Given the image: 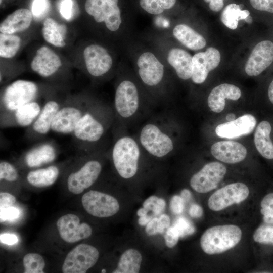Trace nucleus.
Wrapping results in <instances>:
<instances>
[{"label":"nucleus","mask_w":273,"mask_h":273,"mask_svg":"<svg viewBox=\"0 0 273 273\" xmlns=\"http://www.w3.org/2000/svg\"><path fill=\"white\" fill-rule=\"evenodd\" d=\"M115 117L113 107L95 101L77 124L72 133L73 146L78 154L103 149L100 146Z\"/></svg>","instance_id":"nucleus-1"},{"label":"nucleus","mask_w":273,"mask_h":273,"mask_svg":"<svg viewBox=\"0 0 273 273\" xmlns=\"http://www.w3.org/2000/svg\"><path fill=\"white\" fill-rule=\"evenodd\" d=\"M115 136L110 149L112 162L120 176L129 179L137 173L142 148L138 140L131 136Z\"/></svg>","instance_id":"nucleus-2"},{"label":"nucleus","mask_w":273,"mask_h":273,"mask_svg":"<svg viewBox=\"0 0 273 273\" xmlns=\"http://www.w3.org/2000/svg\"><path fill=\"white\" fill-rule=\"evenodd\" d=\"M138 141L143 150L157 158L164 157L174 149L173 141L165 125L156 121L145 123L139 133Z\"/></svg>","instance_id":"nucleus-3"},{"label":"nucleus","mask_w":273,"mask_h":273,"mask_svg":"<svg viewBox=\"0 0 273 273\" xmlns=\"http://www.w3.org/2000/svg\"><path fill=\"white\" fill-rule=\"evenodd\" d=\"M95 102L83 96L65 100L54 119L51 130L62 134H72L79 121Z\"/></svg>","instance_id":"nucleus-4"},{"label":"nucleus","mask_w":273,"mask_h":273,"mask_svg":"<svg viewBox=\"0 0 273 273\" xmlns=\"http://www.w3.org/2000/svg\"><path fill=\"white\" fill-rule=\"evenodd\" d=\"M241 237V230L237 225L214 226L208 229L203 234L200 239V245L206 254H219L235 246Z\"/></svg>","instance_id":"nucleus-5"},{"label":"nucleus","mask_w":273,"mask_h":273,"mask_svg":"<svg viewBox=\"0 0 273 273\" xmlns=\"http://www.w3.org/2000/svg\"><path fill=\"white\" fill-rule=\"evenodd\" d=\"M140 96L136 85L129 80H124L118 85L114 96L115 120L128 121L135 117L141 109Z\"/></svg>","instance_id":"nucleus-6"},{"label":"nucleus","mask_w":273,"mask_h":273,"mask_svg":"<svg viewBox=\"0 0 273 273\" xmlns=\"http://www.w3.org/2000/svg\"><path fill=\"white\" fill-rule=\"evenodd\" d=\"M40 88L35 82L18 80L4 89L1 97L0 113L14 110L27 103L36 101Z\"/></svg>","instance_id":"nucleus-7"},{"label":"nucleus","mask_w":273,"mask_h":273,"mask_svg":"<svg viewBox=\"0 0 273 273\" xmlns=\"http://www.w3.org/2000/svg\"><path fill=\"white\" fill-rule=\"evenodd\" d=\"M102 149L86 154V159L83 163L68 174L66 183L70 192L75 194H80L97 180L102 171V165L97 156Z\"/></svg>","instance_id":"nucleus-8"},{"label":"nucleus","mask_w":273,"mask_h":273,"mask_svg":"<svg viewBox=\"0 0 273 273\" xmlns=\"http://www.w3.org/2000/svg\"><path fill=\"white\" fill-rule=\"evenodd\" d=\"M64 101L57 99L47 101L34 121L26 127L24 138L30 142L43 141L51 130L54 119Z\"/></svg>","instance_id":"nucleus-9"},{"label":"nucleus","mask_w":273,"mask_h":273,"mask_svg":"<svg viewBox=\"0 0 273 273\" xmlns=\"http://www.w3.org/2000/svg\"><path fill=\"white\" fill-rule=\"evenodd\" d=\"M118 0H86V12L98 23L104 22L111 31H117L122 22Z\"/></svg>","instance_id":"nucleus-10"},{"label":"nucleus","mask_w":273,"mask_h":273,"mask_svg":"<svg viewBox=\"0 0 273 273\" xmlns=\"http://www.w3.org/2000/svg\"><path fill=\"white\" fill-rule=\"evenodd\" d=\"M99 256V251L95 247L86 244H79L67 255L62 266V272L85 273L96 264Z\"/></svg>","instance_id":"nucleus-11"},{"label":"nucleus","mask_w":273,"mask_h":273,"mask_svg":"<svg viewBox=\"0 0 273 273\" xmlns=\"http://www.w3.org/2000/svg\"><path fill=\"white\" fill-rule=\"evenodd\" d=\"M81 201L84 209L97 217L111 216L119 210V204L116 198L97 191L90 190L85 193Z\"/></svg>","instance_id":"nucleus-12"},{"label":"nucleus","mask_w":273,"mask_h":273,"mask_svg":"<svg viewBox=\"0 0 273 273\" xmlns=\"http://www.w3.org/2000/svg\"><path fill=\"white\" fill-rule=\"evenodd\" d=\"M249 194V188L245 184L240 182L230 184L216 191L209 197L208 206L213 211H220L244 201Z\"/></svg>","instance_id":"nucleus-13"},{"label":"nucleus","mask_w":273,"mask_h":273,"mask_svg":"<svg viewBox=\"0 0 273 273\" xmlns=\"http://www.w3.org/2000/svg\"><path fill=\"white\" fill-rule=\"evenodd\" d=\"M226 172V167L218 162L205 164L191 178L192 188L199 193H207L215 189Z\"/></svg>","instance_id":"nucleus-14"},{"label":"nucleus","mask_w":273,"mask_h":273,"mask_svg":"<svg viewBox=\"0 0 273 273\" xmlns=\"http://www.w3.org/2000/svg\"><path fill=\"white\" fill-rule=\"evenodd\" d=\"M42 107L36 101L25 104L10 111L0 113V127H28L32 124L41 111Z\"/></svg>","instance_id":"nucleus-15"},{"label":"nucleus","mask_w":273,"mask_h":273,"mask_svg":"<svg viewBox=\"0 0 273 273\" xmlns=\"http://www.w3.org/2000/svg\"><path fill=\"white\" fill-rule=\"evenodd\" d=\"M59 150L54 141H41L24 152L21 158L25 166L37 168L54 161Z\"/></svg>","instance_id":"nucleus-16"},{"label":"nucleus","mask_w":273,"mask_h":273,"mask_svg":"<svg viewBox=\"0 0 273 273\" xmlns=\"http://www.w3.org/2000/svg\"><path fill=\"white\" fill-rule=\"evenodd\" d=\"M273 63V42L264 40L253 48L245 66L246 74L256 76L261 74Z\"/></svg>","instance_id":"nucleus-17"},{"label":"nucleus","mask_w":273,"mask_h":273,"mask_svg":"<svg viewBox=\"0 0 273 273\" xmlns=\"http://www.w3.org/2000/svg\"><path fill=\"white\" fill-rule=\"evenodd\" d=\"M83 57L87 71L93 77L103 76L112 67L113 61L111 56L101 46H88L83 51Z\"/></svg>","instance_id":"nucleus-18"},{"label":"nucleus","mask_w":273,"mask_h":273,"mask_svg":"<svg viewBox=\"0 0 273 273\" xmlns=\"http://www.w3.org/2000/svg\"><path fill=\"white\" fill-rule=\"evenodd\" d=\"M221 55L214 47H209L205 52L195 54L193 57V70L191 79L195 84H201L206 79L209 72L219 64Z\"/></svg>","instance_id":"nucleus-19"},{"label":"nucleus","mask_w":273,"mask_h":273,"mask_svg":"<svg viewBox=\"0 0 273 273\" xmlns=\"http://www.w3.org/2000/svg\"><path fill=\"white\" fill-rule=\"evenodd\" d=\"M138 73L142 82L149 87H155L159 84L163 77V65L156 56L149 52H144L137 61Z\"/></svg>","instance_id":"nucleus-20"},{"label":"nucleus","mask_w":273,"mask_h":273,"mask_svg":"<svg viewBox=\"0 0 273 273\" xmlns=\"http://www.w3.org/2000/svg\"><path fill=\"white\" fill-rule=\"evenodd\" d=\"M57 226L62 239L68 243H74L89 237L92 233L90 225L80 223L79 217L68 214L59 218Z\"/></svg>","instance_id":"nucleus-21"},{"label":"nucleus","mask_w":273,"mask_h":273,"mask_svg":"<svg viewBox=\"0 0 273 273\" xmlns=\"http://www.w3.org/2000/svg\"><path fill=\"white\" fill-rule=\"evenodd\" d=\"M256 125V120L251 114H245L236 119L218 125L216 134L223 138L234 139L247 135L253 131Z\"/></svg>","instance_id":"nucleus-22"},{"label":"nucleus","mask_w":273,"mask_h":273,"mask_svg":"<svg viewBox=\"0 0 273 273\" xmlns=\"http://www.w3.org/2000/svg\"><path fill=\"white\" fill-rule=\"evenodd\" d=\"M62 65L59 57L46 46L40 48L31 62V69L40 76L48 78L54 75Z\"/></svg>","instance_id":"nucleus-23"},{"label":"nucleus","mask_w":273,"mask_h":273,"mask_svg":"<svg viewBox=\"0 0 273 273\" xmlns=\"http://www.w3.org/2000/svg\"><path fill=\"white\" fill-rule=\"evenodd\" d=\"M210 151L216 159L229 164L243 161L247 153L244 145L233 141L217 142L212 145Z\"/></svg>","instance_id":"nucleus-24"},{"label":"nucleus","mask_w":273,"mask_h":273,"mask_svg":"<svg viewBox=\"0 0 273 273\" xmlns=\"http://www.w3.org/2000/svg\"><path fill=\"white\" fill-rule=\"evenodd\" d=\"M241 96L240 88L233 84H221L215 87L208 97V105L210 110L215 113H220L224 108L225 100H237Z\"/></svg>","instance_id":"nucleus-25"},{"label":"nucleus","mask_w":273,"mask_h":273,"mask_svg":"<svg viewBox=\"0 0 273 273\" xmlns=\"http://www.w3.org/2000/svg\"><path fill=\"white\" fill-rule=\"evenodd\" d=\"M32 20L31 11L25 8L16 10L9 15L1 23V33L13 34L28 29Z\"/></svg>","instance_id":"nucleus-26"},{"label":"nucleus","mask_w":273,"mask_h":273,"mask_svg":"<svg viewBox=\"0 0 273 273\" xmlns=\"http://www.w3.org/2000/svg\"><path fill=\"white\" fill-rule=\"evenodd\" d=\"M168 63L174 69L177 75L183 80L191 78L193 70V57L180 48H173L168 53Z\"/></svg>","instance_id":"nucleus-27"},{"label":"nucleus","mask_w":273,"mask_h":273,"mask_svg":"<svg viewBox=\"0 0 273 273\" xmlns=\"http://www.w3.org/2000/svg\"><path fill=\"white\" fill-rule=\"evenodd\" d=\"M272 127L268 120H263L257 125L254 137L255 146L259 153L264 158L273 160Z\"/></svg>","instance_id":"nucleus-28"},{"label":"nucleus","mask_w":273,"mask_h":273,"mask_svg":"<svg viewBox=\"0 0 273 273\" xmlns=\"http://www.w3.org/2000/svg\"><path fill=\"white\" fill-rule=\"evenodd\" d=\"M173 34L182 44L192 50H201L206 44V40L201 34L184 24L175 26Z\"/></svg>","instance_id":"nucleus-29"},{"label":"nucleus","mask_w":273,"mask_h":273,"mask_svg":"<svg viewBox=\"0 0 273 273\" xmlns=\"http://www.w3.org/2000/svg\"><path fill=\"white\" fill-rule=\"evenodd\" d=\"M59 174V167L53 165L46 168L31 170L27 173L25 178L30 185L37 188H42L53 185Z\"/></svg>","instance_id":"nucleus-30"},{"label":"nucleus","mask_w":273,"mask_h":273,"mask_svg":"<svg viewBox=\"0 0 273 273\" xmlns=\"http://www.w3.org/2000/svg\"><path fill=\"white\" fill-rule=\"evenodd\" d=\"M66 32V26L58 24L51 18L46 19L42 29L44 39L48 43L57 47H63L66 43L64 41Z\"/></svg>","instance_id":"nucleus-31"},{"label":"nucleus","mask_w":273,"mask_h":273,"mask_svg":"<svg viewBox=\"0 0 273 273\" xmlns=\"http://www.w3.org/2000/svg\"><path fill=\"white\" fill-rule=\"evenodd\" d=\"M142 260L141 253L134 249L125 251L121 256L117 267L113 273H138Z\"/></svg>","instance_id":"nucleus-32"},{"label":"nucleus","mask_w":273,"mask_h":273,"mask_svg":"<svg viewBox=\"0 0 273 273\" xmlns=\"http://www.w3.org/2000/svg\"><path fill=\"white\" fill-rule=\"evenodd\" d=\"M249 15L250 12L248 10H242L239 5L232 3L228 5L223 9L221 20L228 28L234 30L238 27V21L245 20Z\"/></svg>","instance_id":"nucleus-33"},{"label":"nucleus","mask_w":273,"mask_h":273,"mask_svg":"<svg viewBox=\"0 0 273 273\" xmlns=\"http://www.w3.org/2000/svg\"><path fill=\"white\" fill-rule=\"evenodd\" d=\"M21 43L20 38L15 35L0 34V56L11 58L18 52Z\"/></svg>","instance_id":"nucleus-34"},{"label":"nucleus","mask_w":273,"mask_h":273,"mask_svg":"<svg viewBox=\"0 0 273 273\" xmlns=\"http://www.w3.org/2000/svg\"><path fill=\"white\" fill-rule=\"evenodd\" d=\"M176 0H140L141 7L151 14L158 15L172 8Z\"/></svg>","instance_id":"nucleus-35"},{"label":"nucleus","mask_w":273,"mask_h":273,"mask_svg":"<svg viewBox=\"0 0 273 273\" xmlns=\"http://www.w3.org/2000/svg\"><path fill=\"white\" fill-rule=\"evenodd\" d=\"M25 273H43L45 262L43 257L37 253H28L23 259Z\"/></svg>","instance_id":"nucleus-36"},{"label":"nucleus","mask_w":273,"mask_h":273,"mask_svg":"<svg viewBox=\"0 0 273 273\" xmlns=\"http://www.w3.org/2000/svg\"><path fill=\"white\" fill-rule=\"evenodd\" d=\"M253 239L260 244L273 245V224L264 223L260 225L253 234Z\"/></svg>","instance_id":"nucleus-37"},{"label":"nucleus","mask_w":273,"mask_h":273,"mask_svg":"<svg viewBox=\"0 0 273 273\" xmlns=\"http://www.w3.org/2000/svg\"><path fill=\"white\" fill-rule=\"evenodd\" d=\"M260 212L264 223L273 224V192L265 195L260 203Z\"/></svg>","instance_id":"nucleus-38"},{"label":"nucleus","mask_w":273,"mask_h":273,"mask_svg":"<svg viewBox=\"0 0 273 273\" xmlns=\"http://www.w3.org/2000/svg\"><path fill=\"white\" fill-rule=\"evenodd\" d=\"M19 178V174L13 164L6 161L0 163V179L8 182L16 181Z\"/></svg>","instance_id":"nucleus-39"},{"label":"nucleus","mask_w":273,"mask_h":273,"mask_svg":"<svg viewBox=\"0 0 273 273\" xmlns=\"http://www.w3.org/2000/svg\"><path fill=\"white\" fill-rule=\"evenodd\" d=\"M173 225L178 230L180 237L183 238L192 235L195 232L194 225L189 220L183 217L178 218Z\"/></svg>","instance_id":"nucleus-40"},{"label":"nucleus","mask_w":273,"mask_h":273,"mask_svg":"<svg viewBox=\"0 0 273 273\" xmlns=\"http://www.w3.org/2000/svg\"><path fill=\"white\" fill-rule=\"evenodd\" d=\"M20 215V211L18 208L13 206L0 208L1 222L13 221L17 219Z\"/></svg>","instance_id":"nucleus-41"},{"label":"nucleus","mask_w":273,"mask_h":273,"mask_svg":"<svg viewBox=\"0 0 273 273\" xmlns=\"http://www.w3.org/2000/svg\"><path fill=\"white\" fill-rule=\"evenodd\" d=\"M249 2L256 10L273 14V0H249Z\"/></svg>","instance_id":"nucleus-42"},{"label":"nucleus","mask_w":273,"mask_h":273,"mask_svg":"<svg viewBox=\"0 0 273 273\" xmlns=\"http://www.w3.org/2000/svg\"><path fill=\"white\" fill-rule=\"evenodd\" d=\"M179 237V233L174 225L169 227L164 235L166 246L169 248L174 247L177 244Z\"/></svg>","instance_id":"nucleus-43"},{"label":"nucleus","mask_w":273,"mask_h":273,"mask_svg":"<svg viewBox=\"0 0 273 273\" xmlns=\"http://www.w3.org/2000/svg\"><path fill=\"white\" fill-rule=\"evenodd\" d=\"M47 0H34L32 6V13L36 18H40L48 9Z\"/></svg>","instance_id":"nucleus-44"},{"label":"nucleus","mask_w":273,"mask_h":273,"mask_svg":"<svg viewBox=\"0 0 273 273\" xmlns=\"http://www.w3.org/2000/svg\"><path fill=\"white\" fill-rule=\"evenodd\" d=\"M145 231L148 235L152 236L158 233L163 234L165 230L161 225L159 218L155 217L146 225Z\"/></svg>","instance_id":"nucleus-45"},{"label":"nucleus","mask_w":273,"mask_h":273,"mask_svg":"<svg viewBox=\"0 0 273 273\" xmlns=\"http://www.w3.org/2000/svg\"><path fill=\"white\" fill-rule=\"evenodd\" d=\"M184 200L181 196L174 195L170 202V208L174 214H180L184 210Z\"/></svg>","instance_id":"nucleus-46"},{"label":"nucleus","mask_w":273,"mask_h":273,"mask_svg":"<svg viewBox=\"0 0 273 273\" xmlns=\"http://www.w3.org/2000/svg\"><path fill=\"white\" fill-rule=\"evenodd\" d=\"M72 1L62 0L60 7V12L62 17L66 20H70L72 16Z\"/></svg>","instance_id":"nucleus-47"},{"label":"nucleus","mask_w":273,"mask_h":273,"mask_svg":"<svg viewBox=\"0 0 273 273\" xmlns=\"http://www.w3.org/2000/svg\"><path fill=\"white\" fill-rule=\"evenodd\" d=\"M16 202L15 197L8 193L1 192L0 208L13 206Z\"/></svg>","instance_id":"nucleus-48"},{"label":"nucleus","mask_w":273,"mask_h":273,"mask_svg":"<svg viewBox=\"0 0 273 273\" xmlns=\"http://www.w3.org/2000/svg\"><path fill=\"white\" fill-rule=\"evenodd\" d=\"M0 240L3 244L9 245L15 244L18 242V239L16 235L9 233L1 234Z\"/></svg>","instance_id":"nucleus-49"},{"label":"nucleus","mask_w":273,"mask_h":273,"mask_svg":"<svg viewBox=\"0 0 273 273\" xmlns=\"http://www.w3.org/2000/svg\"><path fill=\"white\" fill-rule=\"evenodd\" d=\"M225 0H204L209 5V9L215 12L220 11L224 6Z\"/></svg>","instance_id":"nucleus-50"},{"label":"nucleus","mask_w":273,"mask_h":273,"mask_svg":"<svg viewBox=\"0 0 273 273\" xmlns=\"http://www.w3.org/2000/svg\"><path fill=\"white\" fill-rule=\"evenodd\" d=\"M189 212L192 217L197 218L202 216L203 209L200 205L194 204L190 207Z\"/></svg>","instance_id":"nucleus-51"},{"label":"nucleus","mask_w":273,"mask_h":273,"mask_svg":"<svg viewBox=\"0 0 273 273\" xmlns=\"http://www.w3.org/2000/svg\"><path fill=\"white\" fill-rule=\"evenodd\" d=\"M158 198H159L156 196H151L149 197L143 202V207L148 211L149 210L152 211L154 207L157 203Z\"/></svg>","instance_id":"nucleus-52"},{"label":"nucleus","mask_w":273,"mask_h":273,"mask_svg":"<svg viewBox=\"0 0 273 273\" xmlns=\"http://www.w3.org/2000/svg\"><path fill=\"white\" fill-rule=\"evenodd\" d=\"M166 206V202L163 199L158 198L157 203L154 207L152 211L155 215L160 214L164 210Z\"/></svg>","instance_id":"nucleus-53"},{"label":"nucleus","mask_w":273,"mask_h":273,"mask_svg":"<svg viewBox=\"0 0 273 273\" xmlns=\"http://www.w3.org/2000/svg\"><path fill=\"white\" fill-rule=\"evenodd\" d=\"M159 220L162 227L164 229H168L170 226V220L169 217L165 214H161L159 218Z\"/></svg>","instance_id":"nucleus-54"},{"label":"nucleus","mask_w":273,"mask_h":273,"mask_svg":"<svg viewBox=\"0 0 273 273\" xmlns=\"http://www.w3.org/2000/svg\"><path fill=\"white\" fill-rule=\"evenodd\" d=\"M152 219V216L147 214L140 217L138 219V223L140 225L143 226L146 225Z\"/></svg>","instance_id":"nucleus-55"},{"label":"nucleus","mask_w":273,"mask_h":273,"mask_svg":"<svg viewBox=\"0 0 273 273\" xmlns=\"http://www.w3.org/2000/svg\"><path fill=\"white\" fill-rule=\"evenodd\" d=\"M267 97L269 102L273 105V79L268 86Z\"/></svg>","instance_id":"nucleus-56"},{"label":"nucleus","mask_w":273,"mask_h":273,"mask_svg":"<svg viewBox=\"0 0 273 273\" xmlns=\"http://www.w3.org/2000/svg\"><path fill=\"white\" fill-rule=\"evenodd\" d=\"M181 198L184 201H187L189 200L191 197V194L190 191L188 189H183L181 192Z\"/></svg>","instance_id":"nucleus-57"},{"label":"nucleus","mask_w":273,"mask_h":273,"mask_svg":"<svg viewBox=\"0 0 273 273\" xmlns=\"http://www.w3.org/2000/svg\"><path fill=\"white\" fill-rule=\"evenodd\" d=\"M148 211L147 210H146L144 207H143V208H141L139 209L137 211L136 213H137V215L139 217H141V216H144L145 215H147V213H148Z\"/></svg>","instance_id":"nucleus-58"},{"label":"nucleus","mask_w":273,"mask_h":273,"mask_svg":"<svg viewBox=\"0 0 273 273\" xmlns=\"http://www.w3.org/2000/svg\"><path fill=\"white\" fill-rule=\"evenodd\" d=\"M235 115L233 113H229L226 116V119L229 121H232L235 119Z\"/></svg>","instance_id":"nucleus-59"},{"label":"nucleus","mask_w":273,"mask_h":273,"mask_svg":"<svg viewBox=\"0 0 273 273\" xmlns=\"http://www.w3.org/2000/svg\"><path fill=\"white\" fill-rule=\"evenodd\" d=\"M245 20L248 22V23H251L252 21V18L251 17H250V16H248L245 19Z\"/></svg>","instance_id":"nucleus-60"},{"label":"nucleus","mask_w":273,"mask_h":273,"mask_svg":"<svg viewBox=\"0 0 273 273\" xmlns=\"http://www.w3.org/2000/svg\"><path fill=\"white\" fill-rule=\"evenodd\" d=\"M101 272H106V270H105V269H103V270H102Z\"/></svg>","instance_id":"nucleus-61"},{"label":"nucleus","mask_w":273,"mask_h":273,"mask_svg":"<svg viewBox=\"0 0 273 273\" xmlns=\"http://www.w3.org/2000/svg\"><path fill=\"white\" fill-rule=\"evenodd\" d=\"M2 3V0H1V3Z\"/></svg>","instance_id":"nucleus-62"}]
</instances>
